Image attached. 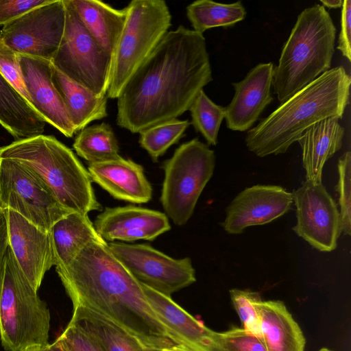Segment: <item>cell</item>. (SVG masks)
<instances>
[{
    "label": "cell",
    "instance_id": "obj_37",
    "mask_svg": "<svg viewBox=\"0 0 351 351\" xmlns=\"http://www.w3.org/2000/svg\"><path fill=\"white\" fill-rule=\"evenodd\" d=\"M50 1L51 0H0V26H4L30 10Z\"/></svg>",
    "mask_w": 351,
    "mask_h": 351
},
{
    "label": "cell",
    "instance_id": "obj_19",
    "mask_svg": "<svg viewBox=\"0 0 351 351\" xmlns=\"http://www.w3.org/2000/svg\"><path fill=\"white\" fill-rule=\"evenodd\" d=\"M87 170L91 180L117 199L145 204L152 197V188L143 166L129 158L120 156L89 163Z\"/></svg>",
    "mask_w": 351,
    "mask_h": 351
},
{
    "label": "cell",
    "instance_id": "obj_43",
    "mask_svg": "<svg viewBox=\"0 0 351 351\" xmlns=\"http://www.w3.org/2000/svg\"><path fill=\"white\" fill-rule=\"evenodd\" d=\"M24 351H43V347L33 346V347L27 348Z\"/></svg>",
    "mask_w": 351,
    "mask_h": 351
},
{
    "label": "cell",
    "instance_id": "obj_12",
    "mask_svg": "<svg viewBox=\"0 0 351 351\" xmlns=\"http://www.w3.org/2000/svg\"><path fill=\"white\" fill-rule=\"evenodd\" d=\"M64 0H51L3 26L0 39L18 54L51 60L65 27Z\"/></svg>",
    "mask_w": 351,
    "mask_h": 351
},
{
    "label": "cell",
    "instance_id": "obj_4",
    "mask_svg": "<svg viewBox=\"0 0 351 351\" xmlns=\"http://www.w3.org/2000/svg\"><path fill=\"white\" fill-rule=\"evenodd\" d=\"M0 158L25 167L67 210L88 215L101 210L88 170L73 151L54 136L40 134L16 140L0 147Z\"/></svg>",
    "mask_w": 351,
    "mask_h": 351
},
{
    "label": "cell",
    "instance_id": "obj_23",
    "mask_svg": "<svg viewBox=\"0 0 351 351\" xmlns=\"http://www.w3.org/2000/svg\"><path fill=\"white\" fill-rule=\"evenodd\" d=\"M51 81L63 101L75 132L86 128L90 122L108 116L106 96L97 97L87 88L69 79L53 64Z\"/></svg>",
    "mask_w": 351,
    "mask_h": 351
},
{
    "label": "cell",
    "instance_id": "obj_34",
    "mask_svg": "<svg viewBox=\"0 0 351 351\" xmlns=\"http://www.w3.org/2000/svg\"><path fill=\"white\" fill-rule=\"evenodd\" d=\"M215 341L219 351H267L263 340L244 328L215 332Z\"/></svg>",
    "mask_w": 351,
    "mask_h": 351
},
{
    "label": "cell",
    "instance_id": "obj_7",
    "mask_svg": "<svg viewBox=\"0 0 351 351\" xmlns=\"http://www.w3.org/2000/svg\"><path fill=\"white\" fill-rule=\"evenodd\" d=\"M126 20L112 60L107 98L117 99L136 70L171 25L163 0H133L125 8Z\"/></svg>",
    "mask_w": 351,
    "mask_h": 351
},
{
    "label": "cell",
    "instance_id": "obj_5",
    "mask_svg": "<svg viewBox=\"0 0 351 351\" xmlns=\"http://www.w3.org/2000/svg\"><path fill=\"white\" fill-rule=\"evenodd\" d=\"M336 34L323 5L315 4L300 12L274 67L272 86L280 103L330 70Z\"/></svg>",
    "mask_w": 351,
    "mask_h": 351
},
{
    "label": "cell",
    "instance_id": "obj_13",
    "mask_svg": "<svg viewBox=\"0 0 351 351\" xmlns=\"http://www.w3.org/2000/svg\"><path fill=\"white\" fill-rule=\"evenodd\" d=\"M292 195L297 219L293 230L320 252L335 250L342 232L341 216L322 182L306 180Z\"/></svg>",
    "mask_w": 351,
    "mask_h": 351
},
{
    "label": "cell",
    "instance_id": "obj_20",
    "mask_svg": "<svg viewBox=\"0 0 351 351\" xmlns=\"http://www.w3.org/2000/svg\"><path fill=\"white\" fill-rule=\"evenodd\" d=\"M141 285L154 310L184 346L191 351H219L215 331L191 315L171 297Z\"/></svg>",
    "mask_w": 351,
    "mask_h": 351
},
{
    "label": "cell",
    "instance_id": "obj_15",
    "mask_svg": "<svg viewBox=\"0 0 351 351\" xmlns=\"http://www.w3.org/2000/svg\"><path fill=\"white\" fill-rule=\"evenodd\" d=\"M4 213L9 246L29 282L38 291L45 273L55 265L51 232L10 208H5Z\"/></svg>",
    "mask_w": 351,
    "mask_h": 351
},
{
    "label": "cell",
    "instance_id": "obj_36",
    "mask_svg": "<svg viewBox=\"0 0 351 351\" xmlns=\"http://www.w3.org/2000/svg\"><path fill=\"white\" fill-rule=\"evenodd\" d=\"M57 339L64 351H103L76 324L70 322Z\"/></svg>",
    "mask_w": 351,
    "mask_h": 351
},
{
    "label": "cell",
    "instance_id": "obj_22",
    "mask_svg": "<svg viewBox=\"0 0 351 351\" xmlns=\"http://www.w3.org/2000/svg\"><path fill=\"white\" fill-rule=\"evenodd\" d=\"M258 307L267 351H304L303 332L282 301L261 300Z\"/></svg>",
    "mask_w": 351,
    "mask_h": 351
},
{
    "label": "cell",
    "instance_id": "obj_6",
    "mask_svg": "<svg viewBox=\"0 0 351 351\" xmlns=\"http://www.w3.org/2000/svg\"><path fill=\"white\" fill-rule=\"evenodd\" d=\"M50 313L10 246L0 269V340L6 351L49 344Z\"/></svg>",
    "mask_w": 351,
    "mask_h": 351
},
{
    "label": "cell",
    "instance_id": "obj_26",
    "mask_svg": "<svg viewBox=\"0 0 351 351\" xmlns=\"http://www.w3.org/2000/svg\"><path fill=\"white\" fill-rule=\"evenodd\" d=\"M46 122L0 73V125L16 140L43 134Z\"/></svg>",
    "mask_w": 351,
    "mask_h": 351
},
{
    "label": "cell",
    "instance_id": "obj_29",
    "mask_svg": "<svg viewBox=\"0 0 351 351\" xmlns=\"http://www.w3.org/2000/svg\"><path fill=\"white\" fill-rule=\"evenodd\" d=\"M73 146L77 155L89 163L120 156L118 141L113 130L104 122L81 130Z\"/></svg>",
    "mask_w": 351,
    "mask_h": 351
},
{
    "label": "cell",
    "instance_id": "obj_2",
    "mask_svg": "<svg viewBox=\"0 0 351 351\" xmlns=\"http://www.w3.org/2000/svg\"><path fill=\"white\" fill-rule=\"evenodd\" d=\"M56 270L73 307H85L101 315L147 350L183 345L154 310L141 283L106 241L90 243L68 266Z\"/></svg>",
    "mask_w": 351,
    "mask_h": 351
},
{
    "label": "cell",
    "instance_id": "obj_14",
    "mask_svg": "<svg viewBox=\"0 0 351 351\" xmlns=\"http://www.w3.org/2000/svg\"><path fill=\"white\" fill-rule=\"evenodd\" d=\"M293 202L292 193L280 186L257 184L245 188L230 202L221 226L238 234L250 226L264 225L287 213Z\"/></svg>",
    "mask_w": 351,
    "mask_h": 351
},
{
    "label": "cell",
    "instance_id": "obj_33",
    "mask_svg": "<svg viewBox=\"0 0 351 351\" xmlns=\"http://www.w3.org/2000/svg\"><path fill=\"white\" fill-rule=\"evenodd\" d=\"M338 182L336 191L339 193V204L342 232L346 235L351 234V154L345 152L337 163Z\"/></svg>",
    "mask_w": 351,
    "mask_h": 351
},
{
    "label": "cell",
    "instance_id": "obj_3",
    "mask_svg": "<svg viewBox=\"0 0 351 351\" xmlns=\"http://www.w3.org/2000/svg\"><path fill=\"white\" fill-rule=\"evenodd\" d=\"M351 78L343 66L332 68L295 93L245 136L248 149L259 157L285 153L314 123L341 119L349 103Z\"/></svg>",
    "mask_w": 351,
    "mask_h": 351
},
{
    "label": "cell",
    "instance_id": "obj_30",
    "mask_svg": "<svg viewBox=\"0 0 351 351\" xmlns=\"http://www.w3.org/2000/svg\"><path fill=\"white\" fill-rule=\"evenodd\" d=\"M190 124L188 120L176 119L155 125L139 133V144L152 160L157 162L171 145L179 141Z\"/></svg>",
    "mask_w": 351,
    "mask_h": 351
},
{
    "label": "cell",
    "instance_id": "obj_39",
    "mask_svg": "<svg viewBox=\"0 0 351 351\" xmlns=\"http://www.w3.org/2000/svg\"><path fill=\"white\" fill-rule=\"evenodd\" d=\"M8 246L9 237L8 225L3 211V213H0V269Z\"/></svg>",
    "mask_w": 351,
    "mask_h": 351
},
{
    "label": "cell",
    "instance_id": "obj_38",
    "mask_svg": "<svg viewBox=\"0 0 351 351\" xmlns=\"http://www.w3.org/2000/svg\"><path fill=\"white\" fill-rule=\"evenodd\" d=\"M348 61L351 60V1L344 0L341 10V31L337 47Z\"/></svg>",
    "mask_w": 351,
    "mask_h": 351
},
{
    "label": "cell",
    "instance_id": "obj_27",
    "mask_svg": "<svg viewBox=\"0 0 351 351\" xmlns=\"http://www.w3.org/2000/svg\"><path fill=\"white\" fill-rule=\"evenodd\" d=\"M70 322L76 324L103 351H146L124 330L89 308L73 306Z\"/></svg>",
    "mask_w": 351,
    "mask_h": 351
},
{
    "label": "cell",
    "instance_id": "obj_10",
    "mask_svg": "<svg viewBox=\"0 0 351 351\" xmlns=\"http://www.w3.org/2000/svg\"><path fill=\"white\" fill-rule=\"evenodd\" d=\"M0 195L4 209L16 212L47 232L58 220L71 213L33 173L11 159L0 158Z\"/></svg>",
    "mask_w": 351,
    "mask_h": 351
},
{
    "label": "cell",
    "instance_id": "obj_45",
    "mask_svg": "<svg viewBox=\"0 0 351 351\" xmlns=\"http://www.w3.org/2000/svg\"><path fill=\"white\" fill-rule=\"evenodd\" d=\"M318 351H332V350H331L328 348H322L320 350H319Z\"/></svg>",
    "mask_w": 351,
    "mask_h": 351
},
{
    "label": "cell",
    "instance_id": "obj_16",
    "mask_svg": "<svg viewBox=\"0 0 351 351\" xmlns=\"http://www.w3.org/2000/svg\"><path fill=\"white\" fill-rule=\"evenodd\" d=\"M23 80L31 106L46 123L68 138L75 134L63 101L51 81V62L19 54Z\"/></svg>",
    "mask_w": 351,
    "mask_h": 351
},
{
    "label": "cell",
    "instance_id": "obj_46",
    "mask_svg": "<svg viewBox=\"0 0 351 351\" xmlns=\"http://www.w3.org/2000/svg\"><path fill=\"white\" fill-rule=\"evenodd\" d=\"M146 351H153V350H146Z\"/></svg>",
    "mask_w": 351,
    "mask_h": 351
},
{
    "label": "cell",
    "instance_id": "obj_25",
    "mask_svg": "<svg viewBox=\"0 0 351 351\" xmlns=\"http://www.w3.org/2000/svg\"><path fill=\"white\" fill-rule=\"evenodd\" d=\"M79 17L96 41L114 56L126 20V10L98 0H71Z\"/></svg>",
    "mask_w": 351,
    "mask_h": 351
},
{
    "label": "cell",
    "instance_id": "obj_11",
    "mask_svg": "<svg viewBox=\"0 0 351 351\" xmlns=\"http://www.w3.org/2000/svg\"><path fill=\"white\" fill-rule=\"evenodd\" d=\"M117 259L141 283L171 297L196 281L190 258L176 259L148 244L108 243Z\"/></svg>",
    "mask_w": 351,
    "mask_h": 351
},
{
    "label": "cell",
    "instance_id": "obj_18",
    "mask_svg": "<svg viewBox=\"0 0 351 351\" xmlns=\"http://www.w3.org/2000/svg\"><path fill=\"white\" fill-rule=\"evenodd\" d=\"M274 67L271 62L258 64L243 80L232 84L234 95L225 108L228 129L239 132L249 130L272 101L271 87Z\"/></svg>",
    "mask_w": 351,
    "mask_h": 351
},
{
    "label": "cell",
    "instance_id": "obj_35",
    "mask_svg": "<svg viewBox=\"0 0 351 351\" xmlns=\"http://www.w3.org/2000/svg\"><path fill=\"white\" fill-rule=\"evenodd\" d=\"M18 55L0 39V73L31 105L23 80Z\"/></svg>",
    "mask_w": 351,
    "mask_h": 351
},
{
    "label": "cell",
    "instance_id": "obj_44",
    "mask_svg": "<svg viewBox=\"0 0 351 351\" xmlns=\"http://www.w3.org/2000/svg\"><path fill=\"white\" fill-rule=\"evenodd\" d=\"M4 208H3V206L2 204V202H1V195H0V213H3L4 211Z\"/></svg>",
    "mask_w": 351,
    "mask_h": 351
},
{
    "label": "cell",
    "instance_id": "obj_28",
    "mask_svg": "<svg viewBox=\"0 0 351 351\" xmlns=\"http://www.w3.org/2000/svg\"><path fill=\"white\" fill-rule=\"evenodd\" d=\"M186 16L193 30L203 34L213 27L234 25L245 19L246 11L241 1L227 4L198 0L186 7Z\"/></svg>",
    "mask_w": 351,
    "mask_h": 351
},
{
    "label": "cell",
    "instance_id": "obj_32",
    "mask_svg": "<svg viewBox=\"0 0 351 351\" xmlns=\"http://www.w3.org/2000/svg\"><path fill=\"white\" fill-rule=\"evenodd\" d=\"M230 295L232 304L243 324V328L261 339L258 307L261 300L260 294L250 290L232 289L230 290Z\"/></svg>",
    "mask_w": 351,
    "mask_h": 351
},
{
    "label": "cell",
    "instance_id": "obj_17",
    "mask_svg": "<svg viewBox=\"0 0 351 351\" xmlns=\"http://www.w3.org/2000/svg\"><path fill=\"white\" fill-rule=\"evenodd\" d=\"M94 226L107 241H153L171 229L165 213L132 205L105 208L97 216Z\"/></svg>",
    "mask_w": 351,
    "mask_h": 351
},
{
    "label": "cell",
    "instance_id": "obj_31",
    "mask_svg": "<svg viewBox=\"0 0 351 351\" xmlns=\"http://www.w3.org/2000/svg\"><path fill=\"white\" fill-rule=\"evenodd\" d=\"M189 110L194 128L208 145H216L221 123L225 118V108L214 103L202 90Z\"/></svg>",
    "mask_w": 351,
    "mask_h": 351
},
{
    "label": "cell",
    "instance_id": "obj_8",
    "mask_svg": "<svg viewBox=\"0 0 351 351\" xmlns=\"http://www.w3.org/2000/svg\"><path fill=\"white\" fill-rule=\"evenodd\" d=\"M215 167L214 151L197 138L182 143L165 161L160 200L174 224L183 226L191 217Z\"/></svg>",
    "mask_w": 351,
    "mask_h": 351
},
{
    "label": "cell",
    "instance_id": "obj_9",
    "mask_svg": "<svg viewBox=\"0 0 351 351\" xmlns=\"http://www.w3.org/2000/svg\"><path fill=\"white\" fill-rule=\"evenodd\" d=\"M64 1V34L51 62L64 75L97 97L106 96L111 79L113 57L86 29L71 0Z\"/></svg>",
    "mask_w": 351,
    "mask_h": 351
},
{
    "label": "cell",
    "instance_id": "obj_41",
    "mask_svg": "<svg viewBox=\"0 0 351 351\" xmlns=\"http://www.w3.org/2000/svg\"><path fill=\"white\" fill-rule=\"evenodd\" d=\"M43 351H64V350L59 341L56 339L53 343L43 347Z\"/></svg>",
    "mask_w": 351,
    "mask_h": 351
},
{
    "label": "cell",
    "instance_id": "obj_21",
    "mask_svg": "<svg viewBox=\"0 0 351 351\" xmlns=\"http://www.w3.org/2000/svg\"><path fill=\"white\" fill-rule=\"evenodd\" d=\"M344 129L336 117H330L314 123L297 141L302 150V165L306 180L322 182L326 162L341 146Z\"/></svg>",
    "mask_w": 351,
    "mask_h": 351
},
{
    "label": "cell",
    "instance_id": "obj_40",
    "mask_svg": "<svg viewBox=\"0 0 351 351\" xmlns=\"http://www.w3.org/2000/svg\"><path fill=\"white\" fill-rule=\"evenodd\" d=\"M320 2L322 5L325 8H339L342 7L343 0H321Z\"/></svg>",
    "mask_w": 351,
    "mask_h": 351
},
{
    "label": "cell",
    "instance_id": "obj_1",
    "mask_svg": "<svg viewBox=\"0 0 351 351\" xmlns=\"http://www.w3.org/2000/svg\"><path fill=\"white\" fill-rule=\"evenodd\" d=\"M212 80L204 36L180 25L167 32L123 86L117 124L140 133L176 119Z\"/></svg>",
    "mask_w": 351,
    "mask_h": 351
},
{
    "label": "cell",
    "instance_id": "obj_24",
    "mask_svg": "<svg viewBox=\"0 0 351 351\" xmlns=\"http://www.w3.org/2000/svg\"><path fill=\"white\" fill-rule=\"evenodd\" d=\"M56 269L68 266L81 250L93 241H104L88 215L71 212L50 230Z\"/></svg>",
    "mask_w": 351,
    "mask_h": 351
},
{
    "label": "cell",
    "instance_id": "obj_42",
    "mask_svg": "<svg viewBox=\"0 0 351 351\" xmlns=\"http://www.w3.org/2000/svg\"><path fill=\"white\" fill-rule=\"evenodd\" d=\"M160 351H191L183 345H177L168 348L163 349Z\"/></svg>",
    "mask_w": 351,
    "mask_h": 351
}]
</instances>
